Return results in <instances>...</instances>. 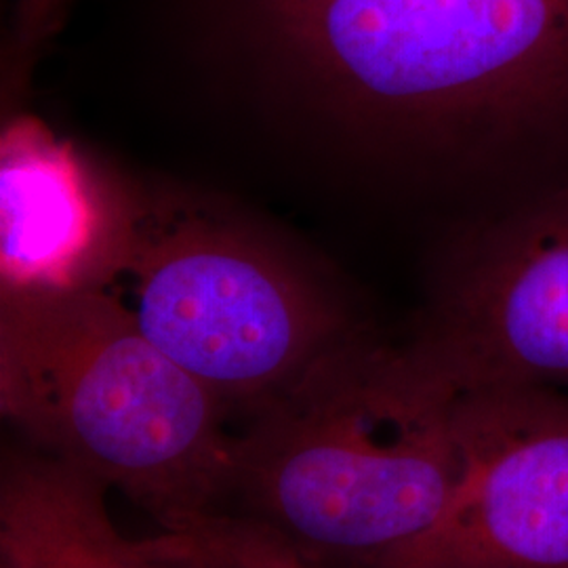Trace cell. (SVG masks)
<instances>
[{
    "mask_svg": "<svg viewBox=\"0 0 568 568\" xmlns=\"http://www.w3.org/2000/svg\"><path fill=\"white\" fill-rule=\"evenodd\" d=\"M255 37L398 143L518 199L568 178V0H239Z\"/></svg>",
    "mask_w": 568,
    "mask_h": 568,
    "instance_id": "obj_1",
    "label": "cell"
},
{
    "mask_svg": "<svg viewBox=\"0 0 568 568\" xmlns=\"http://www.w3.org/2000/svg\"><path fill=\"white\" fill-rule=\"evenodd\" d=\"M232 443L251 520L310 560L379 568L426 537L455 497V392L403 347L363 335L255 408Z\"/></svg>",
    "mask_w": 568,
    "mask_h": 568,
    "instance_id": "obj_2",
    "label": "cell"
},
{
    "mask_svg": "<svg viewBox=\"0 0 568 568\" xmlns=\"http://www.w3.org/2000/svg\"><path fill=\"white\" fill-rule=\"evenodd\" d=\"M0 405L42 455L121 490L163 532L230 490L224 403L100 286H4Z\"/></svg>",
    "mask_w": 568,
    "mask_h": 568,
    "instance_id": "obj_3",
    "label": "cell"
},
{
    "mask_svg": "<svg viewBox=\"0 0 568 568\" xmlns=\"http://www.w3.org/2000/svg\"><path fill=\"white\" fill-rule=\"evenodd\" d=\"M98 286L225 406L264 405L358 337L257 248L199 225L138 236Z\"/></svg>",
    "mask_w": 568,
    "mask_h": 568,
    "instance_id": "obj_4",
    "label": "cell"
},
{
    "mask_svg": "<svg viewBox=\"0 0 568 568\" xmlns=\"http://www.w3.org/2000/svg\"><path fill=\"white\" fill-rule=\"evenodd\" d=\"M403 349L455 394H568V178L501 204L467 234Z\"/></svg>",
    "mask_w": 568,
    "mask_h": 568,
    "instance_id": "obj_5",
    "label": "cell"
},
{
    "mask_svg": "<svg viewBox=\"0 0 568 568\" xmlns=\"http://www.w3.org/2000/svg\"><path fill=\"white\" fill-rule=\"evenodd\" d=\"M455 424L447 514L379 568H568V394H455Z\"/></svg>",
    "mask_w": 568,
    "mask_h": 568,
    "instance_id": "obj_6",
    "label": "cell"
},
{
    "mask_svg": "<svg viewBox=\"0 0 568 568\" xmlns=\"http://www.w3.org/2000/svg\"><path fill=\"white\" fill-rule=\"evenodd\" d=\"M2 568H154L105 508V487L42 453L13 457L0 487Z\"/></svg>",
    "mask_w": 568,
    "mask_h": 568,
    "instance_id": "obj_7",
    "label": "cell"
},
{
    "mask_svg": "<svg viewBox=\"0 0 568 568\" xmlns=\"http://www.w3.org/2000/svg\"><path fill=\"white\" fill-rule=\"evenodd\" d=\"M0 260L4 286H65L93 246L95 213L77 164L39 133L2 143Z\"/></svg>",
    "mask_w": 568,
    "mask_h": 568,
    "instance_id": "obj_8",
    "label": "cell"
},
{
    "mask_svg": "<svg viewBox=\"0 0 568 568\" xmlns=\"http://www.w3.org/2000/svg\"><path fill=\"white\" fill-rule=\"evenodd\" d=\"M143 546L206 568H363L310 560L260 523L220 511H209L178 530L143 539Z\"/></svg>",
    "mask_w": 568,
    "mask_h": 568,
    "instance_id": "obj_9",
    "label": "cell"
},
{
    "mask_svg": "<svg viewBox=\"0 0 568 568\" xmlns=\"http://www.w3.org/2000/svg\"><path fill=\"white\" fill-rule=\"evenodd\" d=\"M140 546H142L143 554L150 558V562H152V567L154 568H206L203 567V565H199V562L185 560V558H173V556L154 554V551H150V549L143 546V541H140Z\"/></svg>",
    "mask_w": 568,
    "mask_h": 568,
    "instance_id": "obj_10",
    "label": "cell"
}]
</instances>
